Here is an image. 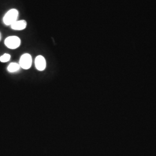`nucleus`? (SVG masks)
Returning <instances> with one entry per match:
<instances>
[{
	"mask_svg": "<svg viewBox=\"0 0 156 156\" xmlns=\"http://www.w3.org/2000/svg\"><path fill=\"white\" fill-rule=\"evenodd\" d=\"M27 22L25 20H19L13 23L11 25V28L15 30H22L26 28Z\"/></svg>",
	"mask_w": 156,
	"mask_h": 156,
	"instance_id": "5",
	"label": "nucleus"
},
{
	"mask_svg": "<svg viewBox=\"0 0 156 156\" xmlns=\"http://www.w3.org/2000/svg\"><path fill=\"white\" fill-rule=\"evenodd\" d=\"M31 64L32 58L30 55L28 53H26L21 56L19 62V65L23 69H28L31 66Z\"/></svg>",
	"mask_w": 156,
	"mask_h": 156,
	"instance_id": "3",
	"label": "nucleus"
},
{
	"mask_svg": "<svg viewBox=\"0 0 156 156\" xmlns=\"http://www.w3.org/2000/svg\"><path fill=\"white\" fill-rule=\"evenodd\" d=\"M35 65L38 71H44L46 68V60L42 56H38L35 60Z\"/></svg>",
	"mask_w": 156,
	"mask_h": 156,
	"instance_id": "4",
	"label": "nucleus"
},
{
	"mask_svg": "<svg viewBox=\"0 0 156 156\" xmlns=\"http://www.w3.org/2000/svg\"><path fill=\"white\" fill-rule=\"evenodd\" d=\"M20 66L19 64L16 62H12L8 67V71L9 73H15L20 69Z\"/></svg>",
	"mask_w": 156,
	"mask_h": 156,
	"instance_id": "6",
	"label": "nucleus"
},
{
	"mask_svg": "<svg viewBox=\"0 0 156 156\" xmlns=\"http://www.w3.org/2000/svg\"><path fill=\"white\" fill-rule=\"evenodd\" d=\"M11 59V56L9 54H4V55L0 57V62H9Z\"/></svg>",
	"mask_w": 156,
	"mask_h": 156,
	"instance_id": "7",
	"label": "nucleus"
},
{
	"mask_svg": "<svg viewBox=\"0 0 156 156\" xmlns=\"http://www.w3.org/2000/svg\"><path fill=\"white\" fill-rule=\"evenodd\" d=\"M0 40H1V34H0Z\"/></svg>",
	"mask_w": 156,
	"mask_h": 156,
	"instance_id": "8",
	"label": "nucleus"
},
{
	"mask_svg": "<svg viewBox=\"0 0 156 156\" xmlns=\"http://www.w3.org/2000/svg\"><path fill=\"white\" fill-rule=\"evenodd\" d=\"M19 12L17 10L15 9H12L9 10L5 14L4 17L3 22L6 25H11L17 21V19L18 17Z\"/></svg>",
	"mask_w": 156,
	"mask_h": 156,
	"instance_id": "1",
	"label": "nucleus"
},
{
	"mask_svg": "<svg viewBox=\"0 0 156 156\" xmlns=\"http://www.w3.org/2000/svg\"><path fill=\"white\" fill-rule=\"evenodd\" d=\"M21 44V41L16 36H10L6 38L5 44L6 46L11 49H15L19 47Z\"/></svg>",
	"mask_w": 156,
	"mask_h": 156,
	"instance_id": "2",
	"label": "nucleus"
}]
</instances>
